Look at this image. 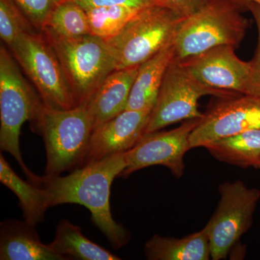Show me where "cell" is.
I'll use <instances>...</instances> for the list:
<instances>
[{
	"instance_id": "6da1fadb",
	"label": "cell",
	"mask_w": 260,
	"mask_h": 260,
	"mask_svg": "<svg viewBox=\"0 0 260 260\" xmlns=\"http://www.w3.org/2000/svg\"><path fill=\"white\" fill-rule=\"evenodd\" d=\"M125 153L115 154L77 168L68 176H38L34 184L45 190L49 207L64 204L83 205L91 213L98 229L114 249H120L129 241V233L117 223L110 208L113 181L126 169Z\"/></svg>"
},
{
	"instance_id": "7a4b0ae2",
	"label": "cell",
	"mask_w": 260,
	"mask_h": 260,
	"mask_svg": "<svg viewBox=\"0 0 260 260\" xmlns=\"http://www.w3.org/2000/svg\"><path fill=\"white\" fill-rule=\"evenodd\" d=\"M241 8L235 0H207L181 22L173 42L174 59L185 60L219 46L239 47L249 26Z\"/></svg>"
},
{
	"instance_id": "3957f363",
	"label": "cell",
	"mask_w": 260,
	"mask_h": 260,
	"mask_svg": "<svg viewBox=\"0 0 260 260\" xmlns=\"http://www.w3.org/2000/svg\"><path fill=\"white\" fill-rule=\"evenodd\" d=\"M32 124L44 138L46 176L56 177L80 167L94 130L93 117L87 104L65 110L44 106Z\"/></svg>"
},
{
	"instance_id": "277c9868",
	"label": "cell",
	"mask_w": 260,
	"mask_h": 260,
	"mask_svg": "<svg viewBox=\"0 0 260 260\" xmlns=\"http://www.w3.org/2000/svg\"><path fill=\"white\" fill-rule=\"evenodd\" d=\"M14 56L5 46L0 47V148L14 157L30 181L38 176L25 165L20 148L22 126L34 122L44 107L20 70Z\"/></svg>"
},
{
	"instance_id": "5b68a950",
	"label": "cell",
	"mask_w": 260,
	"mask_h": 260,
	"mask_svg": "<svg viewBox=\"0 0 260 260\" xmlns=\"http://www.w3.org/2000/svg\"><path fill=\"white\" fill-rule=\"evenodd\" d=\"M41 34L55 52L77 106L88 104L103 81L115 70L107 42L92 34L67 38L47 28Z\"/></svg>"
},
{
	"instance_id": "8992f818",
	"label": "cell",
	"mask_w": 260,
	"mask_h": 260,
	"mask_svg": "<svg viewBox=\"0 0 260 260\" xmlns=\"http://www.w3.org/2000/svg\"><path fill=\"white\" fill-rule=\"evenodd\" d=\"M183 19L165 5L140 10L119 34L106 41L115 70L140 66L173 44Z\"/></svg>"
},
{
	"instance_id": "52a82bcc",
	"label": "cell",
	"mask_w": 260,
	"mask_h": 260,
	"mask_svg": "<svg viewBox=\"0 0 260 260\" xmlns=\"http://www.w3.org/2000/svg\"><path fill=\"white\" fill-rule=\"evenodd\" d=\"M9 48L46 107L59 110L77 107L60 62L41 32L23 34Z\"/></svg>"
},
{
	"instance_id": "ba28073f",
	"label": "cell",
	"mask_w": 260,
	"mask_h": 260,
	"mask_svg": "<svg viewBox=\"0 0 260 260\" xmlns=\"http://www.w3.org/2000/svg\"><path fill=\"white\" fill-rule=\"evenodd\" d=\"M239 95L202 83L180 61L173 58L164 75L144 134L159 131L179 121L203 117L198 102L205 95L227 98Z\"/></svg>"
},
{
	"instance_id": "9c48e42d",
	"label": "cell",
	"mask_w": 260,
	"mask_h": 260,
	"mask_svg": "<svg viewBox=\"0 0 260 260\" xmlns=\"http://www.w3.org/2000/svg\"><path fill=\"white\" fill-rule=\"evenodd\" d=\"M220 199L205 229L211 258L225 259L231 249L249 229L260 199V190L242 181H225L219 186Z\"/></svg>"
},
{
	"instance_id": "30bf717a",
	"label": "cell",
	"mask_w": 260,
	"mask_h": 260,
	"mask_svg": "<svg viewBox=\"0 0 260 260\" xmlns=\"http://www.w3.org/2000/svg\"><path fill=\"white\" fill-rule=\"evenodd\" d=\"M235 47L219 46L180 61L202 83L241 95L260 97V76L251 61H243Z\"/></svg>"
},
{
	"instance_id": "8fae6325",
	"label": "cell",
	"mask_w": 260,
	"mask_h": 260,
	"mask_svg": "<svg viewBox=\"0 0 260 260\" xmlns=\"http://www.w3.org/2000/svg\"><path fill=\"white\" fill-rule=\"evenodd\" d=\"M199 119L184 121L180 126L169 131L144 134L133 148L125 153L126 167L120 177L126 178L135 172L153 167H167L176 177L184 174V155L189 147V137Z\"/></svg>"
},
{
	"instance_id": "7c38bea8",
	"label": "cell",
	"mask_w": 260,
	"mask_h": 260,
	"mask_svg": "<svg viewBox=\"0 0 260 260\" xmlns=\"http://www.w3.org/2000/svg\"><path fill=\"white\" fill-rule=\"evenodd\" d=\"M218 99L191 132L190 149L204 148L212 142L260 129V97L239 95Z\"/></svg>"
},
{
	"instance_id": "4fadbf2b",
	"label": "cell",
	"mask_w": 260,
	"mask_h": 260,
	"mask_svg": "<svg viewBox=\"0 0 260 260\" xmlns=\"http://www.w3.org/2000/svg\"><path fill=\"white\" fill-rule=\"evenodd\" d=\"M150 112L125 110L95 128L80 167L133 148L144 135Z\"/></svg>"
},
{
	"instance_id": "5bb4252c",
	"label": "cell",
	"mask_w": 260,
	"mask_h": 260,
	"mask_svg": "<svg viewBox=\"0 0 260 260\" xmlns=\"http://www.w3.org/2000/svg\"><path fill=\"white\" fill-rule=\"evenodd\" d=\"M0 259H69L43 244L35 226L28 222L7 219L0 224Z\"/></svg>"
},
{
	"instance_id": "9a60e30c",
	"label": "cell",
	"mask_w": 260,
	"mask_h": 260,
	"mask_svg": "<svg viewBox=\"0 0 260 260\" xmlns=\"http://www.w3.org/2000/svg\"><path fill=\"white\" fill-rule=\"evenodd\" d=\"M139 67L114 70L95 90L87 104L94 129L126 110Z\"/></svg>"
},
{
	"instance_id": "2e32d148",
	"label": "cell",
	"mask_w": 260,
	"mask_h": 260,
	"mask_svg": "<svg viewBox=\"0 0 260 260\" xmlns=\"http://www.w3.org/2000/svg\"><path fill=\"white\" fill-rule=\"evenodd\" d=\"M174 56L173 44L140 65L126 110L152 111L164 75Z\"/></svg>"
},
{
	"instance_id": "e0dca14e",
	"label": "cell",
	"mask_w": 260,
	"mask_h": 260,
	"mask_svg": "<svg viewBox=\"0 0 260 260\" xmlns=\"http://www.w3.org/2000/svg\"><path fill=\"white\" fill-rule=\"evenodd\" d=\"M149 260H208L211 257L205 229L181 239L153 236L145 245Z\"/></svg>"
},
{
	"instance_id": "ac0fdd59",
	"label": "cell",
	"mask_w": 260,
	"mask_h": 260,
	"mask_svg": "<svg viewBox=\"0 0 260 260\" xmlns=\"http://www.w3.org/2000/svg\"><path fill=\"white\" fill-rule=\"evenodd\" d=\"M0 181L18 198L25 221L34 226L44 221L46 212L50 208L45 190L31 181L23 180L19 177L2 153Z\"/></svg>"
},
{
	"instance_id": "d6986e66",
	"label": "cell",
	"mask_w": 260,
	"mask_h": 260,
	"mask_svg": "<svg viewBox=\"0 0 260 260\" xmlns=\"http://www.w3.org/2000/svg\"><path fill=\"white\" fill-rule=\"evenodd\" d=\"M204 148L220 161L239 167L259 169L260 129L248 130L212 142Z\"/></svg>"
},
{
	"instance_id": "ffe728a7",
	"label": "cell",
	"mask_w": 260,
	"mask_h": 260,
	"mask_svg": "<svg viewBox=\"0 0 260 260\" xmlns=\"http://www.w3.org/2000/svg\"><path fill=\"white\" fill-rule=\"evenodd\" d=\"M48 245L51 250L64 257L73 256L81 260L121 259L85 237L81 228L66 219L61 220L58 223L54 240Z\"/></svg>"
},
{
	"instance_id": "44dd1931",
	"label": "cell",
	"mask_w": 260,
	"mask_h": 260,
	"mask_svg": "<svg viewBox=\"0 0 260 260\" xmlns=\"http://www.w3.org/2000/svg\"><path fill=\"white\" fill-rule=\"evenodd\" d=\"M44 28L67 38L91 34L86 11L73 0H64L53 10Z\"/></svg>"
},
{
	"instance_id": "7402d4cb",
	"label": "cell",
	"mask_w": 260,
	"mask_h": 260,
	"mask_svg": "<svg viewBox=\"0 0 260 260\" xmlns=\"http://www.w3.org/2000/svg\"><path fill=\"white\" fill-rule=\"evenodd\" d=\"M140 10L130 7L109 6L91 8L85 11L92 35L108 41L119 34Z\"/></svg>"
},
{
	"instance_id": "603a6c76",
	"label": "cell",
	"mask_w": 260,
	"mask_h": 260,
	"mask_svg": "<svg viewBox=\"0 0 260 260\" xmlns=\"http://www.w3.org/2000/svg\"><path fill=\"white\" fill-rule=\"evenodd\" d=\"M37 31L14 0H0V37L8 47L23 34Z\"/></svg>"
},
{
	"instance_id": "cb8c5ba5",
	"label": "cell",
	"mask_w": 260,
	"mask_h": 260,
	"mask_svg": "<svg viewBox=\"0 0 260 260\" xmlns=\"http://www.w3.org/2000/svg\"><path fill=\"white\" fill-rule=\"evenodd\" d=\"M20 10L31 23L32 26L41 32L47 19L60 3L64 0H14Z\"/></svg>"
},
{
	"instance_id": "d4e9b609",
	"label": "cell",
	"mask_w": 260,
	"mask_h": 260,
	"mask_svg": "<svg viewBox=\"0 0 260 260\" xmlns=\"http://www.w3.org/2000/svg\"><path fill=\"white\" fill-rule=\"evenodd\" d=\"M84 10L100 7L125 6L130 8H143L155 5H164L162 0H73Z\"/></svg>"
},
{
	"instance_id": "484cf974",
	"label": "cell",
	"mask_w": 260,
	"mask_h": 260,
	"mask_svg": "<svg viewBox=\"0 0 260 260\" xmlns=\"http://www.w3.org/2000/svg\"><path fill=\"white\" fill-rule=\"evenodd\" d=\"M207 0H162L169 9L182 18H186L201 9Z\"/></svg>"
},
{
	"instance_id": "4316f807",
	"label": "cell",
	"mask_w": 260,
	"mask_h": 260,
	"mask_svg": "<svg viewBox=\"0 0 260 260\" xmlns=\"http://www.w3.org/2000/svg\"><path fill=\"white\" fill-rule=\"evenodd\" d=\"M244 7L251 12L254 20H255L256 27L258 30V44L256 47L255 55L253 58L251 62L254 65L256 71L260 76V5L254 2H246Z\"/></svg>"
},
{
	"instance_id": "83f0119b",
	"label": "cell",
	"mask_w": 260,
	"mask_h": 260,
	"mask_svg": "<svg viewBox=\"0 0 260 260\" xmlns=\"http://www.w3.org/2000/svg\"><path fill=\"white\" fill-rule=\"evenodd\" d=\"M235 1L239 3L242 7H244V4H245L246 2H254V3H256V4L260 5V0H235Z\"/></svg>"
},
{
	"instance_id": "f1b7e54d",
	"label": "cell",
	"mask_w": 260,
	"mask_h": 260,
	"mask_svg": "<svg viewBox=\"0 0 260 260\" xmlns=\"http://www.w3.org/2000/svg\"><path fill=\"white\" fill-rule=\"evenodd\" d=\"M259 169H260V164H259Z\"/></svg>"
}]
</instances>
